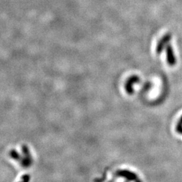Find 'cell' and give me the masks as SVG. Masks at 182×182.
Segmentation results:
<instances>
[{"instance_id":"obj_1","label":"cell","mask_w":182,"mask_h":182,"mask_svg":"<svg viewBox=\"0 0 182 182\" xmlns=\"http://www.w3.org/2000/svg\"><path fill=\"white\" fill-rule=\"evenodd\" d=\"M22 152H23V159L20 162L21 165L24 168H28L31 167L33 163V159L31 151L27 145H23L22 147Z\"/></svg>"},{"instance_id":"obj_2","label":"cell","mask_w":182,"mask_h":182,"mask_svg":"<svg viewBox=\"0 0 182 182\" xmlns=\"http://www.w3.org/2000/svg\"><path fill=\"white\" fill-rule=\"evenodd\" d=\"M116 174H117V176L118 177H124L127 181H134L135 182H137L138 181L140 180V179L138 178V176L136 173L130 172V171H129V170H126V169L119 170V171H118L117 173H116Z\"/></svg>"},{"instance_id":"obj_3","label":"cell","mask_w":182,"mask_h":182,"mask_svg":"<svg viewBox=\"0 0 182 182\" xmlns=\"http://www.w3.org/2000/svg\"><path fill=\"white\" fill-rule=\"evenodd\" d=\"M9 155L11 158L14 160V161H16L20 163L22 161V159H23V156H22L16 150H15V149H12L9 152Z\"/></svg>"},{"instance_id":"obj_4","label":"cell","mask_w":182,"mask_h":182,"mask_svg":"<svg viewBox=\"0 0 182 182\" xmlns=\"http://www.w3.org/2000/svg\"><path fill=\"white\" fill-rule=\"evenodd\" d=\"M176 130L178 133L182 134V116L180 119L179 121H178V123L176 126Z\"/></svg>"},{"instance_id":"obj_5","label":"cell","mask_w":182,"mask_h":182,"mask_svg":"<svg viewBox=\"0 0 182 182\" xmlns=\"http://www.w3.org/2000/svg\"><path fill=\"white\" fill-rule=\"evenodd\" d=\"M31 180V176L28 174H24L21 177V180L18 182H30Z\"/></svg>"}]
</instances>
